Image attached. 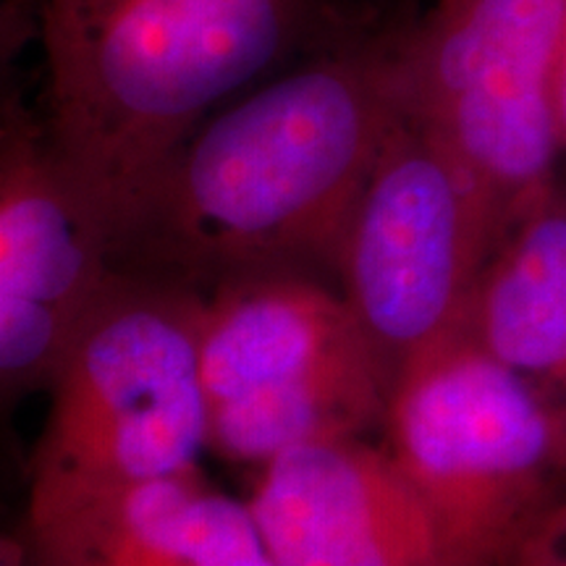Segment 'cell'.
I'll return each mask as SVG.
<instances>
[{
	"label": "cell",
	"instance_id": "6da1fadb",
	"mask_svg": "<svg viewBox=\"0 0 566 566\" xmlns=\"http://www.w3.org/2000/svg\"><path fill=\"white\" fill-rule=\"evenodd\" d=\"M401 40L346 30L205 118L126 212L113 239L118 271L200 292L250 273H334L405 108Z\"/></svg>",
	"mask_w": 566,
	"mask_h": 566
},
{
	"label": "cell",
	"instance_id": "277c9868",
	"mask_svg": "<svg viewBox=\"0 0 566 566\" xmlns=\"http://www.w3.org/2000/svg\"><path fill=\"white\" fill-rule=\"evenodd\" d=\"M202 292L116 271L69 346L30 459V493L200 470L210 451Z\"/></svg>",
	"mask_w": 566,
	"mask_h": 566
},
{
	"label": "cell",
	"instance_id": "9a60e30c",
	"mask_svg": "<svg viewBox=\"0 0 566 566\" xmlns=\"http://www.w3.org/2000/svg\"><path fill=\"white\" fill-rule=\"evenodd\" d=\"M558 113H562V132H564V145H566V48H564V61H562V80H558Z\"/></svg>",
	"mask_w": 566,
	"mask_h": 566
},
{
	"label": "cell",
	"instance_id": "52a82bcc",
	"mask_svg": "<svg viewBox=\"0 0 566 566\" xmlns=\"http://www.w3.org/2000/svg\"><path fill=\"white\" fill-rule=\"evenodd\" d=\"M504 233L454 153L401 108L338 244V292L388 375L462 325Z\"/></svg>",
	"mask_w": 566,
	"mask_h": 566
},
{
	"label": "cell",
	"instance_id": "7c38bea8",
	"mask_svg": "<svg viewBox=\"0 0 566 566\" xmlns=\"http://www.w3.org/2000/svg\"><path fill=\"white\" fill-rule=\"evenodd\" d=\"M525 548L537 551H566V495L551 512L543 516V522L537 530L530 535ZM522 548V551H525ZM520 551V554H522Z\"/></svg>",
	"mask_w": 566,
	"mask_h": 566
},
{
	"label": "cell",
	"instance_id": "9c48e42d",
	"mask_svg": "<svg viewBox=\"0 0 566 566\" xmlns=\"http://www.w3.org/2000/svg\"><path fill=\"white\" fill-rule=\"evenodd\" d=\"M279 566H433V535L386 443H302L258 467L247 499Z\"/></svg>",
	"mask_w": 566,
	"mask_h": 566
},
{
	"label": "cell",
	"instance_id": "4fadbf2b",
	"mask_svg": "<svg viewBox=\"0 0 566 566\" xmlns=\"http://www.w3.org/2000/svg\"><path fill=\"white\" fill-rule=\"evenodd\" d=\"M512 566H566V551L525 548L514 558Z\"/></svg>",
	"mask_w": 566,
	"mask_h": 566
},
{
	"label": "cell",
	"instance_id": "8fae6325",
	"mask_svg": "<svg viewBox=\"0 0 566 566\" xmlns=\"http://www.w3.org/2000/svg\"><path fill=\"white\" fill-rule=\"evenodd\" d=\"M462 328L566 420V179L516 221L480 273Z\"/></svg>",
	"mask_w": 566,
	"mask_h": 566
},
{
	"label": "cell",
	"instance_id": "ba28073f",
	"mask_svg": "<svg viewBox=\"0 0 566 566\" xmlns=\"http://www.w3.org/2000/svg\"><path fill=\"white\" fill-rule=\"evenodd\" d=\"M108 226L55 158L40 111L3 97L0 122V388L48 391L116 275Z\"/></svg>",
	"mask_w": 566,
	"mask_h": 566
},
{
	"label": "cell",
	"instance_id": "7a4b0ae2",
	"mask_svg": "<svg viewBox=\"0 0 566 566\" xmlns=\"http://www.w3.org/2000/svg\"><path fill=\"white\" fill-rule=\"evenodd\" d=\"M42 124L111 239L171 153L338 34L328 0H42Z\"/></svg>",
	"mask_w": 566,
	"mask_h": 566
},
{
	"label": "cell",
	"instance_id": "3957f363",
	"mask_svg": "<svg viewBox=\"0 0 566 566\" xmlns=\"http://www.w3.org/2000/svg\"><path fill=\"white\" fill-rule=\"evenodd\" d=\"M384 443L420 495L433 566H512L566 495V420L464 328L412 359Z\"/></svg>",
	"mask_w": 566,
	"mask_h": 566
},
{
	"label": "cell",
	"instance_id": "30bf717a",
	"mask_svg": "<svg viewBox=\"0 0 566 566\" xmlns=\"http://www.w3.org/2000/svg\"><path fill=\"white\" fill-rule=\"evenodd\" d=\"M17 535L24 566H279L250 504L200 470L30 493Z\"/></svg>",
	"mask_w": 566,
	"mask_h": 566
},
{
	"label": "cell",
	"instance_id": "5b68a950",
	"mask_svg": "<svg viewBox=\"0 0 566 566\" xmlns=\"http://www.w3.org/2000/svg\"><path fill=\"white\" fill-rule=\"evenodd\" d=\"M202 296L212 454L263 467L294 446L384 430L391 384L342 292L315 273L268 271Z\"/></svg>",
	"mask_w": 566,
	"mask_h": 566
},
{
	"label": "cell",
	"instance_id": "8992f818",
	"mask_svg": "<svg viewBox=\"0 0 566 566\" xmlns=\"http://www.w3.org/2000/svg\"><path fill=\"white\" fill-rule=\"evenodd\" d=\"M566 0H436L401 40L405 108L454 153L501 233L558 179Z\"/></svg>",
	"mask_w": 566,
	"mask_h": 566
},
{
	"label": "cell",
	"instance_id": "5bb4252c",
	"mask_svg": "<svg viewBox=\"0 0 566 566\" xmlns=\"http://www.w3.org/2000/svg\"><path fill=\"white\" fill-rule=\"evenodd\" d=\"M0 566H24V554H21V541L17 533L3 535V541H0Z\"/></svg>",
	"mask_w": 566,
	"mask_h": 566
}]
</instances>
